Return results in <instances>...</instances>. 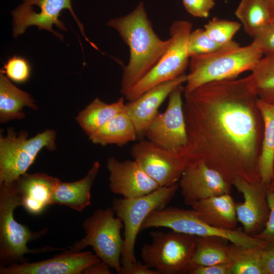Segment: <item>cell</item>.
<instances>
[{
    "label": "cell",
    "mask_w": 274,
    "mask_h": 274,
    "mask_svg": "<svg viewBox=\"0 0 274 274\" xmlns=\"http://www.w3.org/2000/svg\"><path fill=\"white\" fill-rule=\"evenodd\" d=\"M187 142L179 155L201 160L232 185L261 181L264 125L250 75L214 81L184 94Z\"/></svg>",
    "instance_id": "obj_1"
},
{
    "label": "cell",
    "mask_w": 274,
    "mask_h": 274,
    "mask_svg": "<svg viewBox=\"0 0 274 274\" xmlns=\"http://www.w3.org/2000/svg\"><path fill=\"white\" fill-rule=\"evenodd\" d=\"M107 25L115 29L129 50L123 70L120 92L123 96L156 64L169 43L155 33L142 2L130 13L111 19Z\"/></svg>",
    "instance_id": "obj_2"
},
{
    "label": "cell",
    "mask_w": 274,
    "mask_h": 274,
    "mask_svg": "<svg viewBox=\"0 0 274 274\" xmlns=\"http://www.w3.org/2000/svg\"><path fill=\"white\" fill-rule=\"evenodd\" d=\"M262 56L253 43L241 46L232 41L213 52L192 56L184 94L206 83L236 78L251 71Z\"/></svg>",
    "instance_id": "obj_3"
},
{
    "label": "cell",
    "mask_w": 274,
    "mask_h": 274,
    "mask_svg": "<svg viewBox=\"0 0 274 274\" xmlns=\"http://www.w3.org/2000/svg\"><path fill=\"white\" fill-rule=\"evenodd\" d=\"M179 187V184L177 183L168 187H160L143 196L113 199L112 208L117 217L122 221L124 228V246L121 257L122 266H129L136 261L134 247L142 223L152 212L166 207Z\"/></svg>",
    "instance_id": "obj_4"
},
{
    "label": "cell",
    "mask_w": 274,
    "mask_h": 274,
    "mask_svg": "<svg viewBox=\"0 0 274 274\" xmlns=\"http://www.w3.org/2000/svg\"><path fill=\"white\" fill-rule=\"evenodd\" d=\"M115 214L112 208L96 210L83 223L85 236L75 242L70 250L81 252L91 246L101 261L119 273L124 246L121 231L124 225Z\"/></svg>",
    "instance_id": "obj_5"
},
{
    "label": "cell",
    "mask_w": 274,
    "mask_h": 274,
    "mask_svg": "<svg viewBox=\"0 0 274 274\" xmlns=\"http://www.w3.org/2000/svg\"><path fill=\"white\" fill-rule=\"evenodd\" d=\"M192 24L186 20L174 21L169 28V43L155 66L124 95L132 101L147 90L184 74L189 65L188 38Z\"/></svg>",
    "instance_id": "obj_6"
},
{
    "label": "cell",
    "mask_w": 274,
    "mask_h": 274,
    "mask_svg": "<svg viewBox=\"0 0 274 274\" xmlns=\"http://www.w3.org/2000/svg\"><path fill=\"white\" fill-rule=\"evenodd\" d=\"M22 131L17 133L9 128L0 137V185L15 182L26 173L37 155L44 148L56 149V133L46 129L31 138Z\"/></svg>",
    "instance_id": "obj_7"
},
{
    "label": "cell",
    "mask_w": 274,
    "mask_h": 274,
    "mask_svg": "<svg viewBox=\"0 0 274 274\" xmlns=\"http://www.w3.org/2000/svg\"><path fill=\"white\" fill-rule=\"evenodd\" d=\"M150 235L151 242L141 250L143 263L160 274L188 273L196 236L174 230L152 231Z\"/></svg>",
    "instance_id": "obj_8"
},
{
    "label": "cell",
    "mask_w": 274,
    "mask_h": 274,
    "mask_svg": "<svg viewBox=\"0 0 274 274\" xmlns=\"http://www.w3.org/2000/svg\"><path fill=\"white\" fill-rule=\"evenodd\" d=\"M21 206L14 182L0 185V260L2 263L24 261L25 254L50 250L52 248L31 250L27 243L43 235L46 230L31 231L27 226L17 222L14 217L16 208Z\"/></svg>",
    "instance_id": "obj_9"
},
{
    "label": "cell",
    "mask_w": 274,
    "mask_h": 274,
    "mask_svg": "<svg viewBox=\"0 0 274 274\" xmlns=\"http://www.w3.org/2000/svg\"><path fill=\"white\" fill-rule=\"evenodd\" d=\"M153 227L169 228L177 232L196 236L217 235L244 247L259 245L262 241L244 232L240 228L232 230L217 229L208 225L192 210L168 207L152 212L142 223L140 231Z\"/></svg>",
    "instance_id": "obj_10"
},
{
    "label": "cell",
    "mask_w": 274,
    "mask_h": 274,
    "mask_svg": "<svg viewBox=\"0 0 274 274\" xmlns=\"http://www.w3.org/2000/svg\"><path fill=\"white\" fill-rule=\"evenodd\" d=\"M184 92L182 84L170 93L165 111L157 114L144 134L148 140L179 154L187 142L182 99Z\"/></svg>",
    "instance_id": "obj_11"
},
{
    "label": "cell",
    "mask_w": 274,
    "mask_h": 274,
    "mask_svg": "<svg viewBox=\"0 0 274 274\" xmlns=\"http://www.w3.org/2000/svg\"><path fill=\"white\" fill-rule=\"evenodd\" d=\"M22 1L24 3L12 12L14 37L23 34L28 27L35 25L40 30H48L62 40V35L54 31L52 26L54 25L62 30H67L64 23L59 20V16L63 10L68 9L76 21L81 33L89 41L84 35L83 25L74 12L71 0Z\"/></svg>",
    "instance_id": "obj_12"
},
{
    "label": "cell",
    "mask_w": 274,
    "mask_h": 274,
    "mask_svg": "<svg viewBox=\"0 0 274 274\" xmlns=\"http://www.w3.org/2000/svg\"><path fill=\"white\" fill-rule=\"evenodd\" d=\"M131 155L160 187L178 183L187 164L179 154L148 140L135 144L131 149Z\"/></svg>",
    "instance_id": "obj_13"
},
{
    "label": "cell",
    "mask_w": 274,
    "mask_h": 274,
    "mask_svg": "<svg viewBox=\"0 0 274 274\" xmlns=\"http://www.w3.org/2000/svg\"><path fill=\"white\" fill-rule=\"evenodd\" d=\"M179 182L184 202L190 206L210 197L230 194L232 186L201 160L187 163Z\"/></svg>",
    "instance_id": "obj_14"
},
{
    "label": "cell",
    "mask_w": 274,
    "mask_h": 274,
    "mask_svg": "<svg viewBox=\"0 0 274 274\" xmlns=\"http://www.w3.org/2000/svg\"><path fill=\"white\" fill-rule=\"evenodd\" d=\"M237 191L243 194L244 201L236 203L238 222L246 234L253 236L264 228L269 215L267 201L269 185L252 183L243 179H236L232 183Z\"/></svg>",
    "instance_id": "obj_15"
},
{
    "label": "cell",
    "mask_w": 274,
    "mask_h": 274,
    "mask_svg": "<svg viewBox=\"0 0 274 274\" xmlns=\"http://www.w3.org/2000/svg\"><path fill=\"white\" fill-rule=\"evenodd\" d=\"M101 261L90 251H65L53 258L39 262L23 261L0 268L1 274H81Z\"/></svg>",
    "instance_id": "obj_16"
},
{
    "label": "cell",
    "mask_w": 274,
    "mask_h": 274,
    "mask_svg": "<svg viewBox=\"0 0 274 274\" xmlns=\"http://www.w3.org/2000/svg\"><path fill=\"white\" fill-rule=\"evenodd\" d=\"M107 167L110 172L111 191L114 194L121 195L123 198L143 196L160 187L135 160L121 161L114 157H110Z\"/></svg>",
    "instance_id": "obj_17"
},
{
    "label": "cell",
    "mask_w": 274,
    "mask_h": 274,
    "mask_svg": "<svg viewBox=\"0 0 274 274\" xmlns=\"http://www.w3.org/2000/svg\"><path fill=\"white\" fill-rule=\"evenodd\" d=\"M186 80L187 75L184 73L154 86L135 99L125 104V111L133 124L138 137L144 135L164 100L177 87L186 83Z\"/></svg>",
    "instance_id": "obj_18"
},
{
    "label": "cell",
    "mask_w": 274,
    "mask_h": 274,
    "mask_svg": "<svg viewBox=\"0 0 274 274\" xmlns=\"http://www.w3.org/2000/svg\"><path fill=\"white\" fill-rule=\"evenodd\" d=\"M60 180L43 173L21 175L15 182L21 206L32 215L41 214L50 204L53 192Z\"/></svg>",
    "instance_id": "obj_19"
},
{
    "label": "cell",
    "mask_w": 274,
    "mask_h": 274,
    "mask_svg": "<svg viewBox=\"0 0 274 274\" xmlns=\"http://www.w3.org/2000/svg\"><path fill=\"white\" fill-rule=\"evenodd\" d=\"M191 206L199 219L208 225L225 230L236 229V203L230 194L203 199Z\"/></svg>",
    "instance_id": "obj_20"
},
{
    "label": "cell",
    "mask_w": 274,
    "mask_h": 274,
    "mask_svg": "<svg viewBox=\"0 0 274 274\" xmlns=\"http://www.w3.org/2000/svg\"><path fill=\"white\" fill-rule=\"evenodd\" d=\"M99 167V162L96 161L82 179L72 182L60 181L53 192L50 204L66 206L79 212L89 206L91 188Z\"/></svg>",
    "instance_id": "obj_21"
},
{
    "label": "cell",
    "mask_w": 274,
    "mask_h": 274,
    "mask_svg": "<svg viewBox=\"0 0 274 274\" xmlns=\"http://www.w3.org/2000/svg\"><path fill=\"white\" fill-rule=\"evenodd\" d=\"M24 107L37 110L31 95L14 85L4 75L0 74V121L5 123L25 117Z\"/></svg>",
    "instance_id": "obj_22"
},
{
    "label": "cell",
    "mask_w": 274,
    "mask_h": 274,
    "mask_svg": "<svg viewBox=\"0 0 274 274\" xmlns=\"http://www.w3.org/2000/svg\"><path fill=\"white\" fill-rule=\"evenodd\" d=\"M138 135L133 124L125 111L120 112L89 136L94 144H114L122 147L135 141Z\"/></svg>",
    "instance_id": "obj_23"
},
{
    "label": "cell",
    "mask_w": 274,
    "mask_h": 274,
    "mask_svg": "<svg viewBox=\"0 0 274 274\" xmlns=\"http://www.w3.org/2000/svg\"><path fill=\"white\" fill-rule=\"evenodd\" d=\"M257 105L264 125L258 169L261 182L269 185L272 176L274 164V105L259 99Z\"/></svg>",
    "instance_id": "obj_24"
},
{
    "label": "cell",
    "mask_w": 274,
    "mask_h": 274,
    "mask_svg": "<svg viewBox=\"0 0 274 274\" xmlns=\"http://www.w3.org/2000/svg\"><path fill=\"white\" fill-rule=\"evenodd\" d=\"M125 108L123 97L112 104H107L96 98L79 113L76 120L89 136L114 116L124 111Z\"/></svg>",
    "instance_id": "obj_25"
},
{
    "label": "cell",
    "mask_w": 274,
    "mask_h": 274,
    "mask_svg": "<svg viewBox=\"0 0 274 274\" xmlns=\"http://www.w3.org/2000/svg\"><path fill=\"white\" fill-rule=\"evenodd\" d=\"M229 242L227 239L217 235L196 236L189 269L198 266L228 263Z\"/></svg>",
    "instance_id": "obj_26"
},
{
    "label": "cell",
    "mask_w": 274,
    "mask_h": 274,
    "mask_svg": "<svg viewBox=\"0 0 274 274\" xmlns=\"http://www.w3.org/2000/svg\"><path fill=\"white\" fill-rule=\"evenodd\" d=\"M266 243L244 247L232 243L229 245L228 264L231 274H262L261 253Z\"/></svg>",
    "instance_id": "obj_27"
},
{
    "label": "cell",
    "mask_w": 274,
    "mask_h": 274,
    "mask_svg": "<svg viewBox=\"0 0 274 274\" xmlns=\"http://www.w3.org/2000/svg\"><path fill=\"white\" fill-rule=\"evenodd\" d=\"M235 15L246 33L252 38L272 22L264 0H241Z\"/></svg>",
    "instance_id": "obj_28"
},
{
    "label": "cell",
    "mask_w": 274,
    "mask_h": 274,
    "mask_svg": "<svg viewBox=\"0 0 274 274\" xmlns=\"http://www.w3.org/2000/svg\"><path fill=\"white\" fill-rule=\"evenodd\" d=\"M250 75L258 99L274 105V54L264 55Z\"/></svg>",
    "instance_id": "obj_29"
},
{
    "label": "cell",
    "mask_w": 274,
    "mask_h": 274,
    "mask_svg": "<svg viewBox=\"0 0 274 274\" xmlns=\"http://www.w3.org/2000/svg\"><path fill=\"white\" fill-rule=\"evenodd\" d=\"M241 26L239 22L215 17L204 25V29L211 39L223 46L232 41Z\"/></svg>",
    "instance_id": "obj_30"
},
{
    "label": "cell",
    "mask_w": 274,
    "mask_h": 274,
    "mask_svg": "<svg viewBox=\"0 0 274 274\" xmlns=\"http://www.w3.org/2000/svg\"><path fill=\"white\" fill-rule=\"evenodd\" d=\"M222 46L214 42L204 29L192 30L189 35L187 51L189 57L213 52Z\"/></svg>",
    "instance_id": "obj_31"
},
{
    "label": "cell",
    "mask_w": 274,
    "mask_h": 274,
    "mask_svg": "<svg viewBox=\"0 0 274 274\" xmlns=\"http://www.w3.org/2000/svg\"><path fill=\"white\" fill-rule=\"evenodd\" d=\"M1 73L12 81L22 83L26 82L29 78L31 67L29 63L24 58L15 55L4 63Z\"/></svg>",
    "instance_id": "obj_32"
},
{
    "label": "cell",
    "mask_w": 274,
    "mask_h": 274,
    "mask_svg": "<svg viewBox=\"0 0 274 274\" xmlns=\"http://www.w3.org/2000/svg\"><path fill=\"white\" fill-rule=\"evenodd\" d=\"M253 39L252 43L263 55L274 54V23L266 25Z\"/></svg>",
    "instance_id": "obj_33"
},
{
    "label": "cell",
    "mask_w": 274,
    "mask_h": 274,
    "mask_svg": "<svg viewBox=\"0 0 274 274\" xmlns=\"http://www.w3.org/2000/svg\"><path fill=\"white\" fill-rule=\"evenodd\" d=\"M267 201L269 215L263 229L252 236L264 242L267 246H274V193L268 189Z\"/></svg>",
    "instance_id": "obj_34"
},
{
    "label": "cell",
    "mask_w": 274,
    "mask_h": 274,
    "mask_svg": "<svg viewBox=\"0 0 274 274\" xmlns=\"http://www.w3.org/2000/svg\"><path fill=\"white\" fill-rule=\"evenodd\" d=\"M186 10L192 16L205 18L215 6V0H182Z\"/></svg>",
    "instance_id": "obj_35"
},
{
    "label": "cell",
    "mask_w": 274,
    "mask_h": 274,
    "mask_svg": "<svg viewBox=\"0 0 274 274\" xmlns=\"http://www.w3.org/2000/svg\"><path fill=\"white\" fill-rule=\"evenodd\" d=\"M189 274H231L228 263L213 264L207 266H198L191 268Z\"/></svg>",
    "instance_id": "obj_36"
},
{
    "label": "cell",
    "mask_w": 274,
    "mask_h": 274,
    "mask_svg": "<svg viewBox=\"0 0 274 274\" xmlns=\"http://www.w3.org/2000/svg\"><path fill=\"white\" fill-rule=\"evenodd\" d=\"M262 274H274V246L266 245L261 253Z\"/></svg>",
    "instance_id": "obj_37"
},
{
    "label": "cell",
    "mask_w": 274,
    "mask_h": 274,
    "mask_svg": "<svg viewBox=\"0 0 274 274\" xmlns=\"http://www.w3.org/2000/svg\"><path fill=\"white\" fill-rule=\"evenodd\" d=\"M119 274H160L159 272L140 261H135L129 266L121 265Z\"/></svg>",
    "instance_id": "obj_38"
},
{
    "label": "cell",
    "mask_w": 274,
    "mask_h": 274,
    "mask_svg": "<svg viewBox=\"0 0 274 274\" xmlns=\"http://www.w3.org/2000/svg\"><path fill=\"white\" fill-rule=\"evenodd\" d=\"M110 266L107 263L100 261L86 269L84 274H111Z\"/></svg>",
    "instance_id": "obj_39"
},
{
    "label": "cell",
    "mask_w": 274,
    "mask_h": 274,
    "mask_svg": "<svg viewBox=\"0 0 274 274\" xmlns=\"http://www.w3.org/2000/svg\"><path fill=\"white\" fill-rule=\"evenodd\" d=\"M267 7L272 22L274 23V0H264Z\"/></svg>",
    "instance_id": "obj_40"
},
{
    "label": "cell",
    "mask_w": 274,
    "mask_h": 274,
    "mask_svg": "<svg viewBox=\"0 0 274 274\" xmlns=\"http://www.w3.org/2000/svg\"><path fill=\"white\" fill-rule=\"evenodd\" d=\"M268 189L270 191L274 193V164H273V167L272 176L271 181L269 184Z\"/></svg>",
    "instance_id": "obj_41"
}]
</instances>
